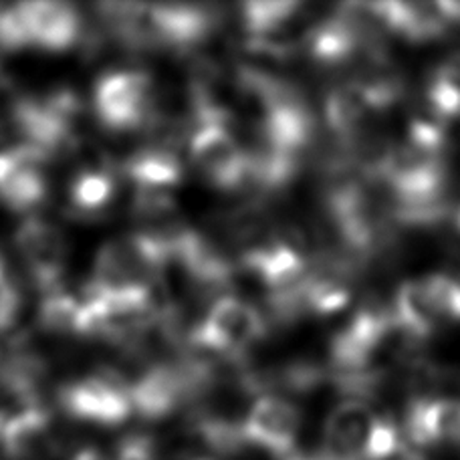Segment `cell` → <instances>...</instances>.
I'll return each instance as SVG.
<instances>
[{"instance_id":"6da1fadb","label":"cell","mask_w":460,"mask_h":460,"mask_svg":"<svg viewBox=\"0 0 460 460\" xmlns=\"http://www.w3.org/2000/svg\"><path fill=\"white\" fill-rule=\"evenodd\" d=\"M267 335V317L236 295L218 297L192 333L188 348H199L223 359H238Z\"/></svg>"},{"instance_id":"7a4b0ae2","label":"cell","mask_w":460,"mask_h":460,"mask_svg":"<svg viewBox=\"0 0 460 460\" xmlns=\"http://www.w3.org/2000/svg\"><path fill=\"white\" fill-rule=\"evenodd\" d=\"M154 77L142 69L110 71L93 89V111L110 134H144L152 118Z\"/></svg>"},{"instance_id":"3957f363","label":"cell","mask_w":460,"mask_h":460,"mask_svg":"<svg viewBox=\"0 0 460 460\" xmlns=\"http://www.w3.org/2000/svg\"><path fill=\"white\" fill-rule=\"evenodd\" d=\"M59 404L71 418L92 424H121L131 414L129 388L111 366L63 385Z\"/></svg>"},{"instance_id":"277c9868","label":"cell","mask_w":460,"mask_h":460,"mask_svg":"<svg viewBox=\"0 0 460 460\" xmlns=\"http://www.w3.org/2000/svg\"><path fill=\"white\" fill-rule=\"evenodd\" d=\"M190 160L194 168L220 190H246L249 155L230 128L218 123H202L196 128L190 137Z\"/></svg>"},{"instance_id":"5b68a950","label":"cell","mask_w":460,"mask_h":460,"mask_svg":"<svg viewBox=\"0 0 460 460\" xmlns=\"http://www.w3.org/2000/svg\"><path fill=\"white\" fill-rule=\"evenodd\" d=\"M14 246L40 293L61 289L69 261V238L61 226L40 217H31L16 228Z\"/></svg>"},{"instance_id":"8992f818","label":"cell","mask_w":460,"mask_h":460,"mask_svg":"<svg viewBox=\"0 0 460 460\" xmlns=\"http://www.w3.org/2000/svg\"><path fill=\"white\" fill-rule=\"evenodd\" d=\"M303 429L301 410L279 394L257 396L243 420L246 445L287 460L295 455Z\"/></svg>"},{"instance_id":"52a82bcc","label":"cell","mask_w":460,"mask_h":460,"mask_svg":"<svg viewBox=\"0 0 460 460\" xmlns=\"http://www.w3.org/2000/svg\"><path fill=\"white\" fill-rule=\"evenodd\" d=\"M51 160L31 146L0 152V202L14 212H32L49 199Z\"/></svg>"},{"instance_id":"ba28073f","label":"cell","mask_w":460,"mask_h":460,"mask_svg":"<svg viewBox=\"0 0 460 460\" xmlns=\"http://www.w3.org/2000/svg\"><path fill=\"white\" fill-rule=\"evenodd\" d=\"M402 434L416 448L460 447V398L416 396L406 408Z\"/></svg>"},{"instance_id":"9c48e42d","label":"cell","mask_w":460,"mask_h":460,"mask_svg":"<svg viewBox=\"0 0 460 460\" xmlns=\"http://www.w3.org/2000/svg\"><path fill=\"white\" fill-rule=\"evenodd\" d=\"M19 11L29 37V47L61 53L84 39V16L67 3L32 0V3H19Z\"/></svg>"},{"instance_id":"30bf717a","label":"cell","mask_w":460,"mask_h":460,"mask_svg":"<svg viewBox=\"0 0 460 460\" xmlns=\"http://www.w3.org/2000/svg\"><path fill=\"white\" fill-rule=\"evenodd\" d=\"M376 418L366 400L345 398L325 418L322 453L333 460H364Z\"/></svg>"},{"instance_id":"8fae6325","label":"cell","mask_w":460,"mask_h":460,"mask_svg":"<svg viewBox=\"0 0 460 460\" xmlns=\"http://www.w3.org/2000/svg\"><path fill=\"white\" fill-rule=\"evenodd\" d=\"M0 448L11 460H51L59 453V438L51 414L32 408L14 416L0 434Z\"/></svg>"},{"instance_id":"7c38bea8","label":"cell","mask_w":460,"mask_h":460,"mask_svg":"<svg viewBox=\"0 0 460 460\" xmlns=\"http://www.w3.org/2000/svg\"><path fill=\"white\" fill-rule=\"evenodd\" d=\"M385 32L408 40H432L445 35L453 24L445 3H380Z\"/></svg>"},{"instance_id":"4fadbf2b","label":"cell","mask_w":460,"mask_h":460,"mask_svg":"<svg viewBox=\"0 0 460 460\" xmlns=\"http://www.w3.org/2000/svg\"><path fill=\"white\" fill-rule=\"evenodd\" d=\"M392 315L400 332L412 341L429 340L437 332L442 319L426 277L400 285L392 303Z\"/></svg>"},{"instance_id":"5bb4252c","label":"cell","mask_w":460,"mask_h":460,"mask_svg":"<svg viewBox=\"0 0 460 460\" xmlns=\"http://www.w3.org/2000/svg\"><path fill=\"white\" fill-rule=\"evenodd\" d=\"M184 166L178 158V150L166 146L146 144L131 152L123 160V178L144 190H166L180 184Z\"/></svg>"},{"instance_id":"9a60e30c","label":"cell","mask_w":460,"mask_h":460,"mask_svg":"<svg viewBox=\"0 0 460 460\" xmlns=\"http://www.w3.org/2000/svg\"><path fill=\"white\" fill-rule=\"evenodd\" d=\"M118 184L113 170H77L69 186L71 212L81 218H93L110 210Z\"/></svg>"},{"instance_id":"2e32d148","label":"cell","mask_w":460,"mask_h":460,"mask_svg":"<svg viewBox=\"0 0 460 460\" xmlns=\"http://www.w3.org/2000/svg\"><path fill=\"white\" fill-rule=\"evenodd\" d=\"M424 108L447 123L460 118V51L432 71L424 92Z\"/></svg>"},{"instance_id":"e0dca14e","label":"cell","mask_w":460,"mask_h":460,"mask_svg":"<svg viewBox=\"0 0 460 460\" xmlns=\"http://www.w3.org/2000/svg\"><path fill=\"white\" fill-rule=\"evenodd\" d=\"M113 460H160L158 450H155V442L150 437H142V434H134L121 440L115 453Z\"/></svg>"},{"instance_id":"ac0fdd59","label":"cell","mask_w":460,"mask_h":460,"mask_svg":"<svg viewBox=\"0 0 460 460\" xmlns=\"http://www.w3.org/2000/svg\"><path fill=\"white\" fill-rule=\"evenodd\" d=\"M73 460H108V458L93 448H85V450H79V453L73 456Z\"/></svg>"},{"instance_id":"d6986e66","label":"cell","mask_w":460,"mask_h":460,"mask_svg":"<svg viewBox=\"0 0 460 460\" xmlns=\"http://www.w3.org/2000/svg\"><path fill=\"white\" fill-rule=\"evenodd\" d=\"M396 460H430V458L426 456V455H422V453H418V450L404 448Z\"/></svg>"},{"instance_id":"ffe728a7","label":"cell","mask_w":460,"mask_h":460,"mask_svg":"<svg viewBox=\"0 0 460 460\" xmlns=\"http://www.w3.org/2000/svg\"><path fill=\"white\" fill-rule=\"evenodd\" d=\"M287 460H333V458H330V456L323 455V453H314V455H299V453H295L291 458H287Z\"/></svg>"},{"instance_id":"44dd1931","label":"cell","mask_w":460,"mask_h":460,"mask_svg":"<svg viewBox=\"0 0 460 460\" xmlns=\"http://www.w3.org/2000/svg\"><path fill=\"white\" fill-rule=\"evenodd\" d=\"M455 225H456V228H458V233H460V207L455 210Z\"/></svg>"}]
</instances>
